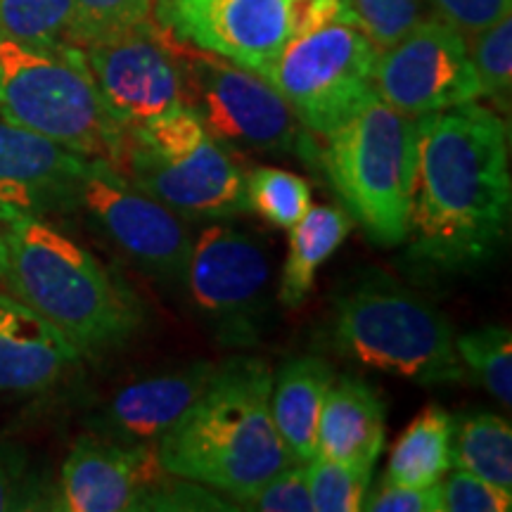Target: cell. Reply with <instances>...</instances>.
Returning a JSON list of instances; mask_svg holds the SVG:
<instances>
[{"label":"cell","instance_id":"obj_1","mask_svg":"<svg viewBox=\"0 0 512 512\" xmlns=\"http://www.w3.org/2000/svg\"><path fill=\"white\" fill-rule=\"evenodd\" d=\"M508 126L479 102L418 117L408 256L444 273L482 266L508 233Z\"/></svg>","mask_w":512,"mask_h":512},{"label":"cell","instance_id":"obj_2","mask_svg":"<svg viewBox=\"0 0 512 512\" xmlns=\"http://www.w3.org/2000/svg\"><path fill=\"white\" fill-rule=\"evenodd\" d=\"M271 387L273 370L261 358L223 361L207 392L157 441L159 465L230 501L285 470L294 460L275 430Z\"/></svg>","mask_w":512,"mask_h":512},{"label":"cell","instance_id":"obj_3","mask_svg":"<svg viewBox=\"0 0 512 512\" xmlns=\"http://www.w3.org/2000/svg\"><path fill=\"white\" fill-rule=\"evenodd\" d=\"M5 290L55 325L79 354H102L143 325V304L79 242L46 219L0 223Z\"/></svg>","mask_w":512,"mask_h":512},{"label":"cell","instance_id":"obj_4","mask_svg":"<svg viewBox=\"0 0 512 512\" xmlns=\"http://www.w3.org/2000/svg\"><path fill=\"white\" fill-rule=\"evenodd\" d=\"M332 349L361 368L418 384H453L465 377L451 320L399 280L373 273L332 302Z\"/></svg>","mask_w":512,"mask_h":512},{"label":"cell","instance_id":"obj_5","mask_svg":"<svg viewBox=\"0 0 512 512\" xmlns=\"http://www.w3.org/2000/svg\"><path fill=\"white\" fill-rule=\"evenodd\" d=\"M320 140L318 164L351 221L375 245H403L418 162V117L370 93Z\"/></svg>","mask_w":512,"mask_h":512},{"label":"cell","instance_id":"obj_6","mask_svg":"<svg viewBox=\"0 0 512 512\" xmlns=\"http://www.w3.org/2000/svg\"><path fill=\"white\" fill-rule=\"evenodd\" d=\"M0 117L86 159L119 166L126 131L107 112L86 55L0 38Z\"/></svg>","mask_w":512,"mask_h":512},{"label":"cell","instance_id":"obj_7","mask_svg":"<svg viewBox=\"0 0 512 512\" xmlns=\"http://www.w3.org/2000/svg\"><path fill=\"white\" fill-rule=\"evenodd\" d=\"M117 169L183 221L247 214L245 171L188 107L126 131Z\"/></svg>","mask_w":512,"mask_h":512},{"label":"cell","instance_id":"obj_8","mask_svg":"<svg viewBox=\"0 0 512 512\" xmlns=\"http://www.w3.org/2000/svg\"><path fill=\"white\" fill-rule=\"evenodd\" d=\"M176 50L183 74V105L197 114L216 143L318 162L316 136L264 76L181 41H176Z\"/></svg>","mask_w":512,"mask_h":512},{"label":"cell","instance_id":"obj_9","mask_svg":"<svg viewBox=\"0 0 512 512\" xmlns=\"http://www.w3.org/2000/svg\"><path fill=\"white\" fill-rule=\"evenodd\" d=\"M377 53L354 17L332 19L287 43L264 79L320 140L373 93Z\"/></svg>","mask_w":512,"mask_h":512},{"label":"cell","instance_id":"obj_10","mask_svg":"<svg viewBox=\"0 0 512 512\" xmlns=\"http://www.w3.org/2000/svg\"><path fill=\"white\" fill-rule=\"evenodd\" d=\"M347 17V0H164L159 10L176 41L259 76L304 31Z\"/></svg>","mask_w":512,"mask_h":512},{"label":"cell","instance_id":"obj_11","mask_svg":"<svg viewBox=\"0 0 512 512\" xmlns=\"http://www.w3.org/2000/svg\"><path fill=\"white\" fill-rule=\"evenodd\" d=\"M185 287L200 318L230 347H249L259 339L273 294L271 256L247 230L204 228L192 240Z\"/></svg>","mask_w":512,"mask_h":512},{"label":"cell","instance_id":"obj_12","mask_svg":"<svg viewBox=\"0 0 512 512\" xmlns=\"http://www.w3.org/2000/svg\"><path fill=\"white\" fill-rule=\"evenodd\" d=\"M74 209L150 278L185 283L192 235L176 211L138 188L117 166L86 159L76 183Z\"/></svg>","mask_w":512,"mask_h":512},{"label":"cell","instance_id":"obj_13","mask_svg":"<svg viewBox=\"0 0 512 512\" xmlns=\"http://www.w3.org/2000/svg\"><path fill=\"white\" fill-rule=\"evenodd\" d=\"M373 93L408 117L479 100V83L465 36L437 15L377 53Z\"/></svg>","mask_w":512,"mask_h":512},{"label":"cell","instance_id":"obj_14","mask_svg":"<svg viewBox=\"0 0 512 512\" xmlns=\"http://www.w3.org/2000/svg\"><path fill=\"white\" fill-rule=\"evenodd\" d=\"M81 50L107 112L124 131L185 107L176 41L152 19Z\"/></svg>","mask_w":512,"mask_h":512},{"label":"cell","instance_id":"obj_15","mask_svg":"<svg viewBox=\"0 0 512 512\" xmlns=\"http://www.w3.org/2000/svg\"><path fill=\"white\" fill-rule=\"evenodd\" d=\"M166 475L155 446H124L86 434L64 458L53 510H143L145 498Z\"/></svg>","mask_w":512,"mask_h":512},{"label":"cell","instance_id":"obj_16","mask_svg":"<svg viewBox=\"0 0 512 512\" xmlns=\"http://www.w3.org/2000/svg\"><path fill=\"white\" fill-rule=\"evenodd\" d=\"M86 157L0 117V223L74 209Z\"/></svg>","mask_w":512,"mask_h":512},{"label":"cell","instance_id":"obj_17","mask_svg":"<svg viewBox=\"0 0 512 512\" xmlns=\"http://www.w3.org/2000/svg\"><path fill=\"white\" fill-rule=\"evenodd\" d=\"M219 366L214 361H192L124 384L95 415V432L124 446H157L207 392Z\"/></svg>","mask_w":512,"mask_h":512},{"label":"cell","instance_id":"obj_18","mask_svg":"<svg viewBox=\"0 0 512 512\" xmlns=\"http://www.w3.org/2000/svg\"><path fill=\"white\" fill-rule=\"evenodd\" d=\"M79 356L55 325L0 290V396L46 392Z\"/></svg>","mask_w":512,"mask_h":512},{"label":"cell","instance_id":"obj_19","mask_svg":"<svg viewBox=\"0 0 512 512\" xmlns=\"http://www.w3.org/2000/svg\"><path fill=\"white\" fill-rule=\"evenodd\" d=\"M382 396L356 375H335L318 420L316 456L356 470H373L384 448Z\"/></svg>","mask_w":512,"mask_h":512},{"label":"cell","instance_id":"obj_20","mask_svg":"<svg viewBox=\"0 0 512 512\" xmlns=\"http://www.w3.org/2000/svg\"><path fill=\"white\" fill-rule=\"evenodd\" d=\"M332 380V363L313 354L292 358L273 375L271 415L294 463H309L316 456L318 420Z\"/></svg>","mask_w":512,"mask_h":512},{"label":"cell","instance_id":"obj_21","mask_svg":"<svg viewBox=\"0 0 512 512\" xmlns=\"http://www.w3.org/2000/svg\"><path fill=\"white\" fill-rule=\"evenodd\" d=\"M354 226L351 216L337 207H309L290 228V249L278 283V302L294 309L309 297L320 266L337 252Z\"/></svg>","mask_w":512,"mask_h":512},{"label":"cell","instance_id":"obj_22","mask_svg":"<svg viewBox=\"0 0 512 512\" xmlns=\"http://www.w3.org/2000/svg\"><path fill=\"white\" fill-rule=\"evenodd\" d=\"M451 425L446 408L427 406L396 439L382 482L415 489L439 484L451 470Z\"/></svg>","mask_w":512,"mask_h":512},{"label":"cell","instance_id":"obj_23","mask_svg":"<svg viewBox=\"0 0 512 512\" xmlns=\"http://www.w3.org/2000/svg\"><path fill=\"white\" fill-rule=\"evenodd\" d=\"M451 467L512 491V427L496 413L472 411L453 418Z\"/></svg>","mask_w":512,"mask_h":512},{"label":"cell","instance_id":"obj_24","mask_svg":"<svg viewBox=\"0 0 512 512\" xmlns=\"http://www.w3.org/2000/svg\"><path fill=\"white\" fill-rule=\"evenodd\" d=\"M72 31L74 0H0V38L55 48L74 46Z\"/></svg>","mask_w":512,"mask_h":512},{"label":"cell","instance_id":"obj_25","mask_svg":"<svg viewBox=\"0 0 512 512\" xmlns=\"http://www.w3.org/2000/svg\"><path fill=\"white\" fill-rule=\"evenodd\" d=\"M463 373H470L501 406H512V337L503 325L463 332L453 339Z\"/></svg>","mask_w":512,"mask_h":512},{"label":"cell","instance_id":"obj_26","mask_svg":"<svg viewBox=\"0 0 512 512\" xmlns=\"http://www.w3.org/2000/svg\"><path fill=\"white\" fill-rule=\"evenodd\" d=\"M247 207L271 226L290 230L311 207V188L302 176L275 166H256L245 174Z\"/></svg>","mask_w":512,"mask_h":512},{"label":"cell","instance_id":"obj_27","mask_svg":"<svg viewBox=\"0 0 512 512\" xmlns=\"http://www.w3.org/2000/svg\"><path fill=\"white\" fill-rule=\"evenodd\" d=\"M465 41L477 74L479 98L496 102V107L508 112L512 93V17L498 19L489 29Z\"/></svg>","mask_w":512,"mask_h":512},{"label":"cell","instance_id":"obj_28","mask_svg":"<svg viewBox=\"0 0 512 512\" xmlns=\"http://www.w3.org/2000/svg\"><path fill=\"white\" fill-rule=\"evenodd\" d=\"M306 467L311 505L316 512H358L370 489L373 470H356L313 456Z\"/></svg>","mask_w":512,"mask_h":512},{"label":"cell","instance_id":"obj_29","mask_svg":"<svg viewBox=\"0 0 512 512\" xmlns=\"http://www.w3.org/2000/svg\"><path fill=\"white\" fill-rule=\"evenodd\" d=\"M155 0H74V46L150 22Z\"/></svg>","mask_w":512,"mask_h":512},{"label":"cell","instance_id":"obj_30","mask_svg":"<svg viewBox=\"0 0 512 512\" xmlns=\"http://www.w3.org/2000/svg\"><path fill=\"white\" fill-rule=\"evenodd\" d=\"M347 3L377 50L394 46L415 24L432 15L427 0H347Z\"/></svg>","mask_w":512,"mask_h":512},{"label":"cell","instance_id":"obj_31","mask_svg":"<svg viewBox=\"0 0 512 512\" xmlns=\"http://www.w3.org/2000/svg\"><path fill=\"white\" fill-rule=\"evenodd\" d=\"M46 508L53 510V498L31 472L27 451L15 444H0V512Z\"/></svg>","mask_w":512,"mask_h":512},{"label":"cell","instance_id":"obj_32","mask_svg":"<svg viewBox=\"0 0 512 512\" xmlns=\"http://www.w3.org/2000/svg\"><path fill=\"white\" fill-rule=\"evenodd\" d=\"M233 508L259 512H311V494L306 484L304 463H292L275 472L271 479L256 486L254 491L233 501Z\"/></svg>","mask_w":512,"mask_h":512},{"label":"cell","instance_id":"obj_33","mask_svg":"<svg viewBox=\"0 0 512 512\" xmlns=\"http://www.w3.org/2000/svg\"><path fill=\"white\" fill-rule=\"evenodd\" d=\"M446 475L439 482L441 512H508L512 508V491L503 486L456 467Z\"/></svg>","mask_w":512,"mask_h":512},{"label":"cell","instance_id":"obj_34","mask_svg":"<svg viewBox=\"0 0 512 512\" xmlns=\"http://www.w3.org/2000/svg\"><path fill=\"white\" fill-rule=\"evenodd\" d=\"M427 5L432 15L470 38L489 29L498 19L508 17L512 0H427Z\"/></svg>","mask_w":512,"mask_h":512},{"label":"cell","instance_id":"obj_35","mask_svg":"<svg viewBox=\"0 0 512 512\" xmlns=\"http://www.w3.org/2000/svg\"><path fill=\"white\" fill-rule=\"evenodd\" d=\"M368 512H441L439 484L415 489V486H399L382 482L373 491L368 489L363 498V508Z\"/></svg>","mask_w":512,"mask_h":512},{"label":"cell","instance_id":"obj_36","mask_svg":"<svg viewBox=\"0 0 512 512\" xmlns=\"http://www.w3.org/2000/svg\"><path fill=\"white\" fill-rule=\"evenodd\" d=\"M5 287V247H3V238H0V290Z\"/></svg>","mask_w":512,"mask_h":512}]
</instances>
